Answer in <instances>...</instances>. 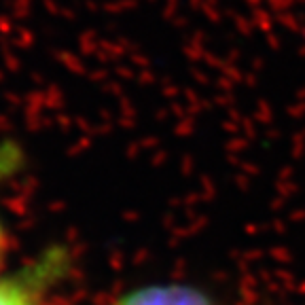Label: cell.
Here are the masks:
<instances>
[{"label": "cell", "instance_id": "6da1fadb", "mask_svg": "<svg viewBox=\"0 0 305 305\" xmlns=\"http://www.w3.org/2000/svg\"><path fill=\"white\" fill-rule=\"evenodd\" d=\"M62 254L51 252L34 265L0 278V305H40L43 290L62 271Z\"/></svg>", "mask_w": 305, "mask_h": 305}, {"label": "cell", "instance_id": "7a4b0ae2", "mask_svg": "<svg viewBox=\"0 0 305 305\" xmlns=\"http://www.w3.org/2000/svg\"><path fill=\"white\" fill-rule=\"evenodd\" d=\"M113 305H216L208 292L189 284H149L119 297Z\"/></svg>", "mask_w": 305, "mask_h": 305}]
</instances>
